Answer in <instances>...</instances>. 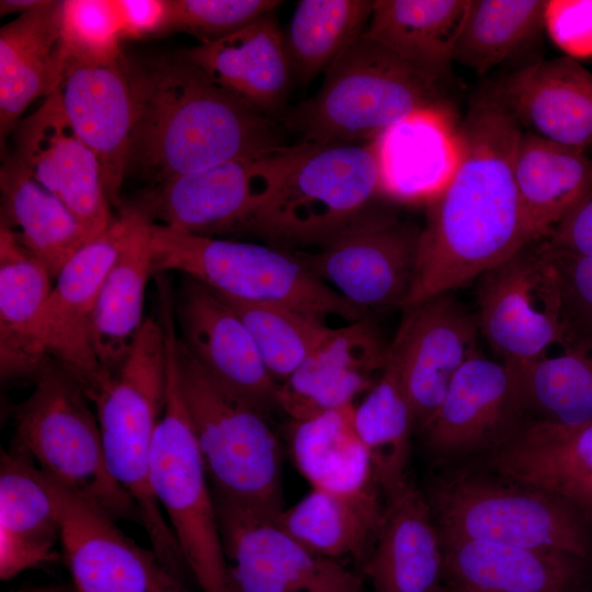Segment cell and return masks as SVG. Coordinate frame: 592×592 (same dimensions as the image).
Wrapping results in <instances>:
<instances>
[{"instance_id":"cell-1","label":"cell","mask_w":592,"mask_h":592,"mask_svg":"<svg viewBox=\"0 0 592 592\" xmlns=\"http://www.w3.org/2000/svg\"><path fill=\"white\" fill-rule=\"evenodd\" d=\"M521 127L497 96L469 109L457 169L426 203L406 307L479 278L532 242L514 179Z\"/></svg>"},{"instance_id":"cell-2","label":"cell","mask_w":592,"mask_h":592,"mask_svg":"<svg viewBox=\"0 0 592 592\" xmlns=\"http://www.w3.org/2000/svg\"><path fill=\"white\" fill-rule=\"evenodd\" d=\"M129 77L128 171L151 185L286 146L273 119L223 91L182 53L129 58Z\"/></svg>"},{"instance_id":"cell-3","label":"cell","mask_w":592,"mask_h":592,"mask_svg":"<svg viewBox=\"0 0 592 592\" xmlns=\"http://www.w3.org/2000/svg\"><path fill=\"white\" fill-rule=\"evenodd\" d=\"M167 385L166 331L160 319L146 318L126 360L91 402L111 476L135 502L161 566L183 584L190 570L149 483L152 442Z\"/></svg>"},{"instance_id":"cell-4","label":"cell","mask_w":592,"mask_h":592,"mask_svg":"<svg viewBox=\"0 0 592 592\" xmlns=\"http://www.w3.org/2000/svg\"><path fill=\"white\" fill-rule=\"evenodd\" d=\"M325 72L316 94L286 117L300 143L372 140L413 113L447 107L437 81L362 36Z\"/></svg>"},{"instance_id":"cell-5","label":"cell","mask_w":592,"mask_h":592,"mask_svg":"<svg viewBox=\"0 0 592 592\" xmlns=\"http://www.w3.org/2000/svg\"><path fill=\"white\" fill-rule=\"evenodd\" d=\"M425 497L441 536L592 556V524L534 486L463 469L436 478Z\"/></svg>"},{"instance_id":"cell-6","label":"cell","mask_w":592,"mask_h":592,"mask_svg":"<svg viewBox=\"0 0 592 592\" xmlns=\"http://www.w3.org/2000/svg\"><path fill=\"white\" fill-rule=\"evenodd\" d=\"M174 355L214 500L277 515L284 509L283 455L266 415L218 387L178 334Z\"/></svg>"},{"instance_id":"cell-7","label":"cell","mask_w":592,"mask_h":592,"mask_svg":"<svg viewBox=\"0 0 592 592\" xmlns=\"http://www.w3.org/2000/svg\"><path fill=\"white\" fill-rule=\"evenodd\" d=\"M150 247L152 273L178 271L226 297L288 306L321 319L354 322L369 317L315 276L296 252L152 223Z\"/></svg>"},{"instance_id":"cell-8","label":"cell","mask_w":592,"mask_h":592,"mask_svg":"<svg viewBox=\"0 0 592 592\" xmlns=\"http://www.w3.org/2000/svg\"><path fill=\"white\" fill-rule=\"evenodd\" d=\"M173 314L161 315L168 353L164 409L151 448L149 483L202 592H230L209 479L182 396L174 355Z\"/></svg>"},{"instance_id":"cell-9","label":"cell","mask_w":592,"mask_h":592,"mask_svg":"<svg viewBox=\"0 0 592 592\" xmlns=\"http://www.w3.org/2000/svg\"><path fill=\"white\" fill-rule=\"evenodd\" d=\"M64 368L50 363L33 392L16 407L14 448L60 486L89 499L115 520L139 522L130 496L111 476L96 414Z\"/></svg>"},{"instance_id":"cell-10","label":"cell","mask_w":592,"mask_h":592,"mask_svg":"<svg viewBox=\"0 0 592 592\" xmlns=\"http://www.w3.org/2000/svg\"><path fill=\"white\" fill-rule=\"evenodd\" d=\"M380 195L371 140L310 145L280 187L250 218V231L284 249L322 244Z\"/></svg>"},{"instance_id":"cell-11","label":"cell","mask_w":592,"mask_h":592,"mask_svg":"<svg viewBox=\"0 0 592 592\" xmlns=\"http://www.w3.org/2000/svg\"><path fill=\"white\" fill-rule=\"evenodd\" d=\"M310 144L299 143L153 184L132 204L152 224L214 237L243 231L301 159Z\"/></svg>"},{"instance_id":"cell-12","label":"cell","mask_w":592,"mask_h":592,"mask_svg":"<svg viewBox=\"0 0 592 592\" xmlns=\"http://www.w3.org/2000/svg\"><path fill=\"white\" fill-rule=\"evenodd\" d=\"M476 315L498 360L517 369L545 355L566 332L563 303L544 240L525 246L478 278Z\"/></svg>"},{"instance_id":"cell-13","label":"cell","mask_w":592,"mask_h":592,"mask_svg":"<svg viewBox=\"0 0 592 592\" xmlns=\"http://www.w3.org/2000/svg\"><path fill=\"white\" fill-rule=\"evenodd\" d=\"M419 236L414 225L368 209L317 252L296 254L315 276L369 315L406 307Z\"/></svg>"},{"instance_id":"cell-14","label":"cell","mask_w":592,"mask_h":592,"mask_svg":"<svg viewBox=\"0 0 592 592\" xmlns=\"http://www.w3.org/2000/svg\"><path fill=\"white\" fill-rule=\"evenodd\" d=\"M214 501L230 592H364L360 576L304 546L276 515Z\"/></svg>"},{"instance_id":"cell-15","label":"cell","mask_w":592,"mask_h":592,"mask_svg":"<svg viewBox=\"0 0 592 592\" xmlns=\"http://www.w3.org/2000/svg\"><path fill=\"white\" fill-rule=\"evenodd\" d=\"M130 221L128 205L61 267L41 311L38 338L48 357L81 386L90 401L109 376L92 346L91 320L102 283Z\"/></svg>"},{"instance_id":"cell-16","label":"cell","mask_w":592,"mask_h":592,"mask_svg":"<svg viewBox=\"0 0 592 592\" xmlns=\"http://www.w3.org/2000/svg\"><path fill=\"white\" fill-rule=\"evenodd\" d=\"M515 369L478 352L456 374L419 433L429 454L453 462L493 451L525 420Z\"/></svg>"},{"instance_id":"cell-17","label":"cell","mask_w":592,"mask_h":592,"mask_svg":"<svg viewBox=\"0 0 592 592\" xmlns=\"http://www.w3.org/2000/svg\"><path fill=\"white\" fill-rule=\"evenodd\" d=\"M44 477L58 506L59 543L76 592H169L184 587L101 506Z\"/></svg>"},{"instance_id":"cell-18","label":"cell","mask_w":592,"mask_h":592,"mask_svg":"<svg viewBox=\"0 0 592 592\" xmlns=\"http://www.w3.org/2000/svg\"><path fill=\"white\" fill-rule=\"evenodd\" d=\"M174 314L180 342L218 387L264 415L278 408L280 385L248 328L220 295L183 275Z\"/></svg>"},{"instance_id":"cell-19","label":"cell","mask_w":592,"mask_h":592,"mask_svg":"<svg viewBox=\"0 0 592 592\" xmlns=\"http://www.w3.org/2000/svg\"><path fill=\"white\" fill-rule=\"evenodd\" d=\"M14 157L60 200L93 238L116 216L107 201L93 151L69 124L57 91L14 128Z\"/></svg>"},{"instance_id":"cell-20","label":"cell","mask_w":592,"mask_h":592,"mask_svg":"<svg viewBox=\"0 0 592 592\" xmlns=\"http://www.w3.org/2000/svg\"><path fill=\"white\" fill-rule=\"evenodd\" d=\"M395 340L414 431L429 422L452 380L479 351L477 318L449 293L407 307Z\"/></svg>"},{"instance_id":"cell-21","label":"cell","mask_w":592,"mask_h":592,"mask_svg":"<svg viewBox=\"0 0 592 592\" xmlns=\"http://www.w3.org/2000/svg\"><path fill=\"white\" fill-rule=\"evenodd\" d=\"M56 91L69 124L95 155L107 201L119 213L134 126L129 58L70 64Z\"/></svg>"},{"instance_id":"cell-22","label":"cell","mask_w":592,"mask_h":592,"mask_svg":"<svg viewBox=\"0 0 592 592\" xmlns=\"http://www.w3.org/2000/svg\"><path fill=\"white\" fill-rule=\"evenodd\" d=\"M389 345L368 318L332 329L307 360L278 386V409L293 421L354 405L383 371Z\"/></svg>"},{"instance_id":"cell-23","label":"cell","mask_w":592,"mask_h":592,"mask_svg":"<svg viewBox=\"0 0 592 592\" xmlns=\"http://www.w3.org/2000/svg\"><path fill=\"white\" fill-rule=\"evenodd\" d=\"M383 493L379 528L362 563L373 592H443V547L425 493L409 477Z\"/></svg>"},{"instance_id":"cell-24","label":"cell","mask_w":592,"mask_h":592,"mask_svg":"<svg viewBox=\"0 0 592 592\" xmlns=\"http://www.w3.org/2000/svg\"><path fill=\"white\" fill-rule=\"evenodd\" d=\"M483 467L556 494L592 524V421L563 426L528 420L485 455Z\"/></svg>"},{"instance_id":"cell-25","label":"cell","mask_w":592,"mask_h":592,"mask_svg":"<svg viewBox=\"0 0 592 592\" xmlns=\"http://www.w3.org/2000/svg\"><path fill=\"white\" fill-rule=\"evenodd\" d=\"M380 195L429 203L447 185L460 159L459 125L448 107L413 113L371 140Z\"/></svg>"},{"instance_id":"cell-26","label":"cell","mask_w":592,"mask_h":592,"mask_svg":"<svg viewBox=\"0 0 592 592\" xmlns=\"http://www.w3.org/2000/svg\"><path fill=\"white\" fill-rule=\"evenodd\" d=\"M441 536V535H440ZM447 584L478 592H587L590 559L441 536Z\"/></svg>"},{"instance_id":"cell-27","label":"cell","mask_w":592,"mask_h":592,"mask_svg":"<svg viewBox=\"0 0 592 592\" xmlns=\"http://www.w3.org/2000/svg\"><path fill=\"white\" fill-rule=\"evenodd\" d=\"M527 132L560 145L592 146V72L571 57L511 73L496 95Z\"/></svg>"},{"instance_id":"cell-28","label":"cell","mask_w":592,"mask_h":592,"mask_svg":"<svg viewBox=\"0 0 592 592\" xmlns=\"http://www.w3.org/2000/svg\"><path fill=\"white\" fill-rule=\"evenodd\" d=\"M182 55L218 88L255 112L267 115L286 98L292 70L274 11Z\"/></svg>"},{"instance_id":"cell-29","label":"cell","mask_w":592,"mask_h":592,"mask_svg":"<svg viewBox=\"0 0 592 592\" xmlns=\"http://www.w3.org/2000/svg\"><path fill=\"white\" fill-rule=\"evenodd\" d=\"M60 517L44 475L25 453L0 456V580L52 562Z\"/></svg>"},{"instance_id":"cell-30","label":"cell","mask_w":592,"mask_h":592,"mask_svg":"<svg viewBox=\"0 0 592 592\" xmlns=\"http://www.w3.org/2000/svg\"><path fill=\"white\" fill-rule=\"evenodd\" d=\"M61 1L43 0L0 30V134L5 138L37 98L62 78Z\"/></svg>"},{"instance_id":"cell-31","label":"cell","mask_w":592,"mask_h":592,"mask_svg":"<svg viewBox=\"0 0 592 592\" xmlns=\"http://www.w3.org/2000/svg\"><path fill=\"white\" fill-rule=\"evenodd\" d=\"M53 276L5 227L0 226V374L34 382L53 361L38 338V319Z\"/></svg>"},{"instance_id":"cell-32","label":"cell","mask_w":592,"mask_h":592,"mask_svg":"<svg viewBox=\"0 0 592 592\" xmlns=\"http://www.w3.org/2000/svg\"><path fill=\"white\" fill-rule=\"evenodd\" d=\"M130 221L117 257L94 306L91 341L103 371L114 375L129 354L144 325L145 291L151 266V221L128 205Z\"/></svg>"},{"instance_id":"cell-33","label":"cell","mask_w":592,"mask_h":592,"mask_svg":"<svg viewBox=\"0 0 592 592\" xmlns=\"http://www.w3.org/2000/svg\"><path fill=\"white\" fill-rule=\"evenodd\" d=\"M514 179L530 239L539 241L592 192V160L584 150L522 130Z\"/></svg>"},{"instance_id":"cell-34","label":"cell","mask_w":592,"mask_h":592,"mask_svg":"<svg viewBox=\"0 0 592 592\" xmlns=\"http://www.w3.org/2000/svg\"><path fill=\"white\" fill-rule=\"evenodd\" d=\"M468 0H375L362 37L439 81L448 75Z\"/></svg>"},{"instance_id":"cell-35","label":"cell","mask_w":592,"mask_h":592,"mask_svg":"<svg viewBox=\"0 0 592 592\" xmlns=\"http://www.w3.org/2000/svg\"><path fill=\"white\" fill-rule=\"evenodd\" d=\"M383 511L379 486L351 493L311 489L275 520L314 553L337 561L353 558L362 566L374 544Z\"/></svg>"},{"instance_id":"cell-36","label":"cell","mask_w":592,"mask_h":592,"mask_svg":"<svg viewBox=\"0 0 592 592\" xmlns=\"http://www.w3.org/2000/svg\"><path fill=\"white\" fill-rule=\"evenodd\" d=\"M1 226L57 276L90 239L67 206L42 186L12 156L0 172Z\"/></svg>"},{"instance_id":"cell-37","label":"cell","mask_w":592,"mask_h":592,"mask_svg":"<svg viewBox=\"0 0 592 592\" xmlns=\"http://www.w3.org/2000/svg\"><path fill=\"white\" fill-rule=\"evenodd\" d=\"M353 412L349 405L293 421L289 452L311 489L351 493L379 486Z\"/></svg>"},{"instance_id":"cell-38","label":"cell","mask_w":592,"mask_h":592,"mask_svg":"<svg viewBox=\"0 0 592 592\" xmlns=\"http://www.w3.org/2000/svg\"><path fill=\"white\" fill-rule=\"evenodd\" d=\"M515 372L531 420L563 426L592 421L591 334L567 326L556 346Z\"/></svg>"},{"instance_id":"cell-39","label":"cell","mask_w":592,"mask_h":592,"mask_svg":"<svg viewBox=\"0 0 592 592\" xmlns=\"http://www.w3.org/2000/svg\"><path fill=\"white\" fill-rule=\"evenodd\" d=\"M353 419L382 491L408 478L411 435L415 431L396 340L389 345L387 362L376 382L354 405Z\"/></svg>"},{"instance_id":"cell-40","label":"cell","mask_w":592,"mask_h":592,"mask_svg":"<svg viewBox=\"0 0 592 592\" xmlns=\"http://www.w3.org/2000/svg\"><path fill=\"white\" fill-rule=\"evenodd\" d=\"M546 0H468L454 61L485 73L545 30Z\"/></svg>"},{"instance_id":"cell-41","label":"cell","mask_w":592,"mask_h":592,"mask_svg":"<svg viewBox=\"0 0 592 592\" xmlns=\"http://www.w3.org/2000/svg\"><path fill=\"white\" fill-rule=\"evenodd\" d=\"M375 0H301L297 3L284 47L292 75L316 77L356 39L371 19Z\"/></svg>"},{"instance_id":"cell-42","label":"cell","mask_w":592,"mask_h":592,"mask_svg":"<svg viewBox=\"0 0 592 592\" xmlns=\"http://www.w3.org/2000/svg\"><path fill=\"white\" fill-rule=\"evenodd\" d=\"M220 296L248 328L269 374L278 385L307 360L332 330L323 319L288 306Z\"/></svg>"},{"instance_id":"cell-43","label":"cell","mask_w":592,"mask_h":592,"mask_svg":"<svg viewBox=\"0 0 592 592\" xmlns=\"http://www.w3.org/2000/svg\"><path fill=\"white\" fill-rule=\"evenodd\" d=\"M114 0H64L60 7L62 72L70 64H109L125 57Z\"/></svg>"},{"instance_id":"cell-44","label":"cell","mask_w":592,"mask_h":592,"mask_svg":"<svg viewBox=\"0 0 592 592\" xmlns=\"http://www.w3.org/2000/svg\"><path fill=\"white\" fill-rule=\"evenodd\" d=\"M277 0H170L167 33L186 32L201 44L221 38L275 11Z\"/></svg>"},{"instance_id":"cell-45","label":"cell","mask_w":592,"mask_h":592,"mask_svg":"<svg viewBox=\"0 0 592 592\" xmlns=\"http://www.w3.org/2000/svg\"><path fill=\"white\" fill-rule=\"evenodd\" d=\"M548 249L559 281L567 326L592 335V255Z\"/></svg>"},{"instance_id":"cell-46","label":"cell","mask_w":592,"mask_h":592,"mask_svg":"<svg viewBox=\"0 0 592 592\" xmlns=\"http://www.w3.org/2000/svg\"><path fill=\"white\" fill-rule=\"evenodd\" d=\"M545 30L568 57H592V0L546 1Z\"/></svg>"},{"instance_id":"cell-47","label":"cell","mask_w":592,"mask_h":592,"mask_svg":"<svg viewBox=\"0 0 592 592\" xmlns=\"http://www.w3.org/2000/svg\"><path fill=\"white\" fill-rule=\"evenodd\" d=\"M123 39L167 34L170 0H114Z\"/></svg>"},{"instance_id":"cell-48","label":"cell","mask_w":592,"mask_h":592,"mask_svg":"<svg viewBox=\"0 0 592 592\" xmlns=\"http://www.w3.org/2000/svg\"><path fill=\"white\" fill-rule=\"evenodd\" d=\"M544 241L558 252L592 255V192Z\"/></svg>"},{"instance_id":"cell-49","label":"cell","mask_w":592,"mask_h":592,"mask_svg":"<svg viewBox=\"0 0 592 592\" xmlns=\"http://www.w3.org/2000/svg\"><path fill=\"white\" fill-rule=\"evenodd\" d=\"M43 2V0H1L0 1V14H13L19 15L36 8Z\"/></svg>"},{"instance_id":"cell-50","label":"cell","mask_w":592,"mask_h":592,"mask_svg":"<svg viewBox=\"0 0 592 592\" xmlns=\"http://www.w3.org/2000/svg\"><path fill=\"white\" fill-rule=\"evenodd\" d=\"M13 592H76V590L72 588H65V587H36V588H29V589H22Z\"/></svg>"},{"instance_id":"cell-51","label":"cell","mask_w":592,"mask_h":592,"mask_svg":"<svg viewBox=\"0 0 592 592\" xmlns=\"http://www.w3.org/2000/svg\"><path fill=\"white\" fill-rule=\"evenodd\" d=\"M443 592H478V591H474V590H469V589H466V588H462V587L452 585V584L446 583Z\"/></svg>"},{"instance_id":"cell-52","label":"cell","mask_w":592,"mask_h":592,"mask_svg":"<svg viewBox=\"0 0 592 592\" xmlns=\"http://www.w3.org/2000/svg\"><path fill=\"white\" fill-rule=\"evenodd\" d=\"M169 592H187L186 589L184 587H179V588H175Z\"/></svg>"}]
</instances>
